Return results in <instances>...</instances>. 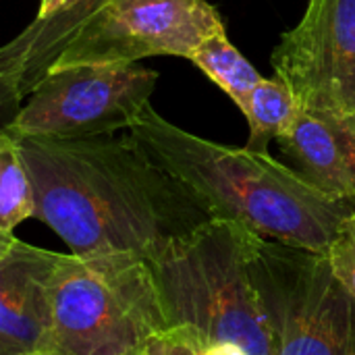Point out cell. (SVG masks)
Returning <instances> with one entry per match:
<instances>
[{
    "instance_id": "cell-1",
    "label": "cell",
    "mask_w": 355,
    "mask_h": 355,
    "mask_svg": "<svg viewBox=\"0 0 355 355\" xmlns=\"http://www.w3.org/2000/svg\"><path fill=\"white\" fill-rule=\"evenodd\" d=\"M17 141L35 191V218L79 258L133 256L148 262L212 218L129 131Z\"/></svg>"
},
{
    "instance_id": "cell-2",
    "label": "cell",
    "mask_w": 355,
    "mask_h": 355,
    "mask_svg": "<svg viewBox=\"0 0 355 355\" xmlns=\"http://www.w3.org/2000/svg\"><path fill=\"white\" fill-rule=\"evenodd\" d=\"M129 133L212 218L237 220L264 239L327 256L355 214V206L327 198L270 154L204 139L160 116L152 104Z\"/></svg>"
},
{
    "instance_id": "cell-3",
    "label": "cell",
    "mask_w": 355,
    "mask_h": 355,
    "mask_svg": "<svg viewBox=\"0 0 355 355\" xmlns=\"http://www.w3.org/2000/svg\"><path fill=\"white\" fill-rule=\"evenodd\" d=\"M260 235L229 218H210L148 260L168 327H189L206 343H239L275 355V337L252 279Z\"/></svg>"
},
{
    "instance_id": "cell-4",
    "label": "cell",
    "mask_w": 355,
    "mask_h": 355,
    "mask_svg": "<svg viewBox=\"0 0 355 355\" xmlns=\"http://www.w3.org/2000/svg\"><path fill=\"white\" fill-rule=\"evenodd\" d=\"M166 318L146 260L62 254L40 355H141Z\"/></svg>"
},
{
    "instance_id": "cell-5",
    "label": "cell",
    "mask_w": 355,
    "mask_h": 355,
    "mask_svg": "<svg viewBox=\"0 0 355 355\" xmlns=\"http://www.w3.org/2000/svg\"><path fill=\"white\" fill-rule=\"evenodd\" d=\"M252 279L275 355H355V300L324 254L260 239Z\"/></svg>"
},
{
    "instance_id": "cell-6",
    "label": "cell",
    "mask_w": 355,
    "mask_h": 355,
    "mask_svg": "<svg viewBox=\"0 0 355 355\" xmlns=\"http://www.w3.org/2000/svg\"><path fill=\"white\" fill-rule=\"evenodd\" d=\"M158 73L135 64L52 71L4 125L15 137L83 139L129 131L150 106Z\"/></svg>"
},
{
    "instance_id": "cell-7",
    "label": "cell",
    "mask_w": 355,
    "mask_h": 355,
    "mask_svg": "<svg viewBox=\"0 0 355 355\" xmlns=\"http://www.w3.org/2000/svg\"><path fill=\"white\" fill-rule=\"evenodd\" d=\"M218 29H225L223 19L208 0H106L69 42L52 71L81 64H135L150 56L189 60L193 50Z\"/></svg>"
},
{
    "instance_id": "cell-8",
    "label": "cell",
    "mask_w": 355,
    "mask_h": 355,
    "mask_svg": "<svg viewBox=\"0 0 355 355\" xmlns=\"http://www.w3.org/2000/svg\"><path fill=\"white\" fill-rule=\"evenodd\" d=\"M270 60L302 108L355 112V0H308Z\"/></svg>"
},
{
    "instance_id": "cell-9",
    "label": "cell",
    "mask_w": 355,
    "mask_h": 355,
    "mask_svg": "<svg viewBox=\"0 0 355 355\" xmlns=\"http://www.w3.org/2000/svg\"><path fill=\"white\" fill-rule=\"evenodd\" d=\"M60 256L17 237L0 245V355L42 354Z\"/></svg>"
},
{
    "instance_id": "cell-10",
    "label": "cell",
    "mask_w": 355,
    "mask_h": 355,
    "mask_svg": "<svg viewBox=\"0 0 355 355\" xmlns=\"http://www.w3.org/2000/svg\"><path fill=\"white\" fill-rule=\"evenodd\" d=\"M277 144L285 164L306 183L355 206V112L302 108Z\"/></svg>"
},
{
    "instance_id": "cell-11",
    "label": "cell",
    "mask_w": 355,
    "mask_h": 355,
    "mask_svg": "<svg viewBox=\"0 0 355 355\" xmlns=\"http://www.w3.org/2000/svg\"><path fill=\"white\" fill-rule=\"evenodd\" d=\"M106 0H67L60 10L33 21L0 50V100L4 108L25 100L52 71L58 56Z\"/></svg>"
},
{
    "instance_id": "cell-12",
    "label": "cell",
    "mask_w": 355,
    "mask_h": 355,
    "mask_svg": "<svg viewBox=\"0 0 355 355\" xmlns=\"http://www.w3.org/2000/svg\"><path fill=\"white\" fill-rule=\"evenodd\" d=\"M189 60L206 73L237 106L245 112L254 89L264 79L258 69L231 44L225 29L206 37L189 56Z\"/></svg>"
},
{
    "instance_id": "cell-13",
    "label": "cell",
    "mask_w": 355,
    "mask_h": 355,
    "mask_svg": "<svg viewBox=\"0 0 355 355\" xmlns=\"http://www.w3.org/2000/svg\"><path fill=\"white\" fill-rule=\"evenodd\" d=\"M300 110V100L283 79H279L277 75L270 79L264 77L254 89L250 104L243 112L250 125V137L245 148L260 154H268L270 141H277L291 129Z\"/></svg>"
},
{
    "instance_id": "cell-14",
    "label": "cell",
    "mask_w": 355,
    "mask_h": 355,
    "mask_svg": "<svg viewBox=\"0 0 355 355\" xmlns=\"http://www.w3.org/2000/svg\"><path fill=\"white\" fill-rule=\"evenodd\" d=\"M35 191L12 133H0V245H6L12 231L27 218H35Z\"/></svg>"
},
{
    "instance_id": "cell-15",
    "label": "cell",
    "mask_w": 355,
    "mask_h": 355,
    "mask_svg": "<svg viewBox=\"0 0 355 355\" xmlns=\"http://www.w3.org/2000/svg\"><path fill=\"white\" fill-rule=\"evenodd\" d=\"M327 258L337 281L355 300V214H352L339 229Z\"/></svg>"
},
{
    "instance_id": "cell-16",
    "label": "cell",
    "mask_w": 355,
    "mask_h": 355,
    "mask_svg": "<svg viewBox=\"0 0 355 355\" xmlns=\"http://www.w3.org/2000/svg\"><path fill=\"white\" fill-rule=\"evenodd\" d=\"M208 343L189 327L177 324L158 331L141 355H206Z\"/></svg>"
},
{
    "instance_id": "cell-17",
    "label": "cell",
    "mask_w": 355,
    "mask_h": 355,
    "mask_svg": "<svg viewBox=\"0 0 355 355\" xmlns=\"http://www.w3.org/2000/svg\"><path fill=\"white\" fill-rule=\"evenodd\" d=\"M206 355H250L245 347H241L239 343H231V341H223L216 345H210Z\"/></svg>"
},
{
    "instance_id": "cell-18",
    "label": "cell",
    "mask_w": 355,
    "mask_h": 355,
    "mask_svg": "<svg viewBox=\"0 0 355 355\" xmlns=\"http://www.w3.org/2000/svg\"><path fill=\"white\" fill-rule=\"evenodd\" d=\"M67 0H40V8H37V15L35 17H48V15H54L56 10H60L64 6Z\"/></svg>"
}]
</instances>
